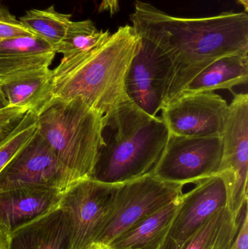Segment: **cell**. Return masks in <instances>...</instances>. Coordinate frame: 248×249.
Masks as SVG:
<instances>
[{
	"instance_id": "cell-1",
	"label": "cell",
	"mask_w": 248,
	"mask_h": 249,
	"mask_svg": "<svg viewBox=\"0 0 248 249\" xmlns=\"http://www.w3.org/2000/svg\"><path fill=\"white\" fill-rule=\"evenodd\" d=\"M130 19L132 27L158 38L172 51L176 73L165 103L179 94L208 64L229 55H248L246 11L223 12L209 17H178L136 0Z\"/></svg>"
},
{
	"instance_id": "cell-2",
	"label": "cell",
	"mask_w": 248,
	"mask_h": 249,
	"mask_svg": "<svg viewBox=\"0 0 248 249\" xmlns=\"http://www.w3.org/2000/svg\"><path fill=\"white\" fill-rule=\"evenodd\" d=\"M131 25L119 26L100 46L61 63L51 70L53 99H81L104 115L129 99L126 77L140 46Z\"/></svg>"
},
{
	"instance_id": "cell-3",
	"label": "cell",
	"mask_w": 248,
	"mask_h": 249,
	"mask_svg": "<svg viewBox=\"0 0 248 249\" xmlns=\"http://www.w3.org/2000/svg\"><path fill=\"white\" fill-rule=\"evenodd\" d=\"M169 130L129 99L103 115V144L91 178L116 184L151 172L167 144Z\"/></svg>"
},
{
	"instance_id": "cell-4",
	"label": "cell",
	"mask_w": 248,
	"mask_h": 249,
	"mask_svg": "<svg viewBox=\"0 0 248 249\" xmlns=\"http://www.w3.org/2000/svg\"><path fill=\"white\" fill-rule=\"evenodd\" d=\"M103 115L81 99H53L37 115L38 131L71 184L91 178L103 144Z\"/></svg>"
},
{
	"instance_id": "cell-5",
	"label": "cell",
	"mask_w": 248,
	"mask_h": 249,
	"mask_svg": "<svg viewBox=\"0 0 248 249\" xmlns=\"http://www.w3.org/2000/svg\"><path fill=\"white\" fill-rule=\"evenodd\" d=\"M183 187L163 181L151 173L115 184L94 244L109 245L118 235L179 198Z\"/></svg>"
},
{
	"instance_id": "cell-6",
	"label": "cell",
	"mask_w": 248,
	"mask_h": 249,
	"mask_svg": "<svg viewBox=\"0 0 248 249\" xmlns=\"http://www.w3.org/2000/svg\"><path fill=\"white\" fill-rule=\"evenodd\" d=\"M134 29L141 42L127 75V95L144 112L157 116L167 99L176 61L165 42L149 32Z\"/></svg>"
},
{
	"instance_id": "cell-7",
	"label": "cell",
	"mask_w": 248,
	"mask_h": 249,
	"mask_svg": "<svg viewBox=\"0 0 248 249\" xmlns=\"http://www.w3.org/2000/svg\"><path fill=\"white\" fill-rule=\"evenodd\" d=\"M222 136L187 137L169 133L167 144L151 174L174 184H197L219 174Z\"/></svg>"
},
{
	"instance_id": "cell-8",
	"label": "cell",
	"mask_w": 248,
	"mask_h": 249,
	"mask_svg": "<svg viewBox=\"0 0 248 249\" xmlns=\"http://www.w3.org/2000/svg\"><path fill=\"white\" fill-rule=\"evenodd\" d=\"M222 139L223 156L219 175L224 178L227 185V207L237 218L245 202L248 200V93H235L229 105Z\"/></svg>"
},
{
	"instance_id": "cell-9",
	"label": "cell",
	"mask_w": 248,
	"mask_h": 249,
	"mask_svg": "<svg viewBox=\"0 0 248 249\" xmlns=\"http://www.w3.org/2000/svg\"><path fill=\"white\" fill-rule=\"evenodd\" d=\"M169 133L187 137L222 136L229 113L225 99L214 91L182 93L163 105Z\"/></svg>"
},
{
	"instance_id": "cell-10",
	"label": "cell",
	"mask_w": 248,
	"mask_h": 249,
	"mask_svg": "<svg viewBox=\"0 0 248 249\" xmlns=\"http://www.w3.org/2000/svg\"><path fill=\"white\" fill-rule=\"evenodd\" d=\"M71 185L53 151L38 130L0 172V192L43 187L64 193Z\"/></svg>"
},
{
	"instance_id": "cell-11",
	"label": "cell",
	"mask_w": 248,
	"mask_h": 249,
	"mask_svg": "<svg viewBox=\"0 0 248 249\" xmlns=\"http://www.w3.org/2000/svg\"><path fill=\"white\" fill-rule=\"evenodd\" d=\"M114 187L115 184L87 178L74 183L63 193L59 207L69 221L70 249H83L94 244Z\"/></svg>"
},
{
	"instance_id": "cell-12",
	"label": "cell",
	"mask_w": 248,
	"mask_h": 249,
	"mask_svg": "<svg viewBox=\"0 0 248 249\" xmlns=\"http://www.w3.org/2000/svg\"><path fill=\"white\" fill-rule=\"evenodd\" d=\"M227 188L221 175L197 183L179 197V207L161 249H182L217 211L227 207Z\"/></svg>"
},
{
	"instance_id": "cell-13",
	"label": "cell",
	"mask_w": 248,
	"mask_h": 249,
	"mask_svg": "<svg viewBox=\"0 0 248 249\" xmlns=\"http://www.w3.org/2000/svg\"><path fill=\"white\" fill-rule=\"evenodd\" d=\"M62 193L43 187L0 192V226L11 234L59 206Z\"/></svg>"
},
{
	"instance_id": "cell-14",
	"label": "cell",
	"mask_w": 248,
	"mask_h": 249,
	"mask_svg": "<svg viewBox=\"0 0 248 249\" xmlns=\"http://www.w3.org/2000/svg\"><path fill=\"white\" fill-rule=\"evenodd\" d=\"M55 51L37 36L0 40V85L49 70Z\"/></svg>"
},
{
	"instance_id": "cell-15",
	"label": "cell",
	"mask_w": 248,
	"mask_h": 249,
	"mask_svg": "<svg viewBox=\"0 0 248 249\" xmlns=\"http://www.w3.org/2000/svg\"><path fill=\"white\" fill-rule=\"evenodd\" d=\"M71 241L68 216L58 206L13 231L10 249H70Z\"/></svg>"
},
{
	"instance_id": "cell-16",
	"label": "cell",
	"mask_w": 248,
	"mask_h": 249,
	"mask_svg": "<svg viewBox=\"0 0 248 249\" xmlns=\"http://www.w3.org/2000/svg\"><path fill=\"white\" fill-rule=\"evenodd\" d=\"M179 197L118 235L106 247L109 249H161L179 207Z\"/></svg>"
},
{
	"instance_id": "cell-17",
	"label": "cell",
	"mask_w": 248,
	"mask_h": 249,
	"mask_svg": "<svg viewBox=\"0 0 248 249\" xmlns=\"http://www.w3.org/2000/svg\"><path fill=\"white\" fill-rule=\"evenodd\" d=\"M248 80V55H229L200 70L180 93L231 90L236 86L246 84Z\"/></svg>"
},
{
	"instance_id": "cell-18",
	"label": "cell",
	"mask_w": 248,
	"mask_h": 249,
	"mask_svg": "<svg viewBox=\"0 0 248 249\" xmlns=\"http://www.w3.org/2000/svg\"><path fill=\"white\" fill-rule=\"evenodd\" d=\"M0 88L8 106L27 108L36 115L53 98L50 69L17 77Z\"/></svg>"
},
{
	"instance_id": "cell-19",
	"label": "cell",
	"mask_w": 248,
	"mask_h": 249,
	"mask_svg": "<svg viewBox=\"0 0 248 249\" xmlns=\"http://www.w3.org/2000/svg\"><path fill=\"white\" fill-rule=\"evenodd\" d=\"M240 222L241 213L235 218L228 208H223L204 223L182 249H231Z\"/></svg>"
},
{
	"instance_id": "cell-20",
	"label": "cell",
	"mask_w": 248,
	"mask_h": 249,
	"mask_svg": "<svg viewBox=\"0 0 248 249\" xmlns=\"http://www.w3.org/2000/svg\"><path fill=\"white\" fill-rule=\"evenodd\" d=\"M19 20L56 53L71 21V15L59 13L52 5L45 10H29Z\"/></svg>"
},
{
	"instance_id": "cell-21",
	"label": "cell",
	"mask_w": 248,
	"mask_h": 249,
	"mask_svg": "<svg viewBox=\"0 0 248 249\" xmlns=\"http://www.w3.org/2000/svg\"><path fill=\"white\" fill-rule=\"evenodd\" d=\"M111 35L109 30L98 29L91 20H71L56 53L62 54L64 59L71 58L100 46Z\"/></svg>"
},
{
	"instance_id": "cell-22",
	"label": "cell",
	"mask_w": 248,
	"mask_h": 249,
	"mask_svg": "<svg viewBox=\"0 0 248 249\" xmlns=\"http://www.w3.org/2000/svg\"><path fill=\"white\" fill-rule=\"evenodd\" d=\"M38 130L37 115L29 111L14 130L0 143V172Z\"/></svg>"
},
{
	"instance_id": "cell-23",
	"label": "cell",
	"mask_w": 248,
	"mask_h": 249,
	"mask_svg": "<svg viewBox=\"0 0 248 249\" xmlns=\"http://www.w3.org/2000/svg\"><path fill=\"white\" fill-rule=\"evenodd\" d=\"M21 36H36L7 9L0 5V40Z\"/></svg>"
},
{
	"instance_id": "cell-24",
	"label": "cell",
	"mask_w": 248,
	"mask_h": 249,
	"mask_svg": "<svg viewBox=\"0 0 248 249\" xmlns=\"http://www.w3.org/2000/svg\"><path fill=\"white\" fill-rule=\"evenodd\" d=\"M29 109L21 107L7 106L0 109V143L21 122Z\"/></svg>"
},
{
	"instance_id": "cell-25",
	"label": "cell",
	"mask_w": 248,
	"mask_h": 249,
	"mask_svg": "<svg viewBox=\"0 0 248 249\" xmlns=\"http://www.w3.org/2000/svg\"><path fill=\"white\" fill-rule=\"evenodd\" d=\"M231 249H248V201L245 202L242 208L240 229Z\"/></svg>"
},
{
	"instance_id": "cell-26",
	"label": "cell",
	"mask_w": 248,
	"mask_h": 249,
	"mask_svg": "<svg viewBox=\"0 0 248 249\" xmlns=\"http://www.w3.org/2000/svg\"><path fill=\"white\" fill-rule=\"evenodd\" d=\"M99 10V12H109L111 16H113L119 12V0H102Z\"/></svg>"
},
{
	"instance_id": "cell-27",
	"label": "cell",
	"mask_w": 248,
	"mask_h": 249,
	"mask_svg": "<svg viewBox=\"0 0 248 249\" xmlns=\"http://www.w3.org/2000/svg\"><path fill=\"white\" fill-rule=\"evenodd\" d=\"M10 234L0 226V249H10Z\"/></svg>"
},
{
	"instance_id": "cell-28",
	"label": "cell",
	"mask_w": 248,
	"mask_h": 249,
	"mask_svg": "<svg viewBox=\"0 0 248 249\" xmlns=\"http://www.w3.org/2000/svg\"><path fill=\"white\" fill-rule=\"evenodd\" d=\"M7 106H8L7 100H6L5 97H4V94L1 91V88H0V109Z\"/></svg>"
},
{
	"instance_id": "cell-29",
	"label": "cell",
	"mask_w": 248,
	"mask_h": 249,
	"mask_svg": "<svg viewBox=\"0 0 248 249\" xmlns=\"http://www.w3.org/2000/svg\"><path fill=\"white\" fill-rule=\"evenodd\" d=\"M83 249H109L107 247L99 244H92L91 245Z\"/></svg>"
},
{
	"instance_id": "cell-30",
	"label": "cell",
	"mask_w": 248,
	"mask_h": 249,
	"mask_svg": "<svg viewBox=\"0 0 248 249\" xmlns=\"http://www.w3.org/2000/svg\"><path fill=\"white\" fill-rule=\"evenodd\" d=\"M238 3L243 5L245 8V11L248 12V0H237Z\"/></svg>"
}]
</instances>
